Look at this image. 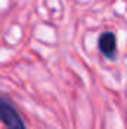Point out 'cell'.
<instances>
[{
    "mask_svg": "<svg viewBox=\"0 0 127 129\" xmlns=\"http://www.w3.org/2000/svg\"><path fill=\"white\" fill-rule=\"evenodd\" d=\"M0 120L5 123L6 129H26L17 110L3 99H0Z\"/></svg>",
    "mask_w": 127,
    "mask_h": 129,
    "instance_id": "cell-1",
    "label": "cell"
},
{
    "mask_svg": "<svg viewBox=\"0 0 127 129\" xmlns=\"http://www.w3.org/2000/svg\"><path fill=\"white\" fill-rule=\"evenodd\" d=\"M99 48L102 51V54L108 59H112L115 56V51H117V39H115V35L111 32L103 33L99 39Z\"/></svg>",
    "mask_w": 127,
    "mask_h": 129,
    "instance_id": "cell-2",
    "label": "cell"
}]
</instances>
